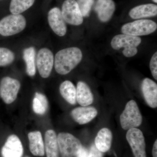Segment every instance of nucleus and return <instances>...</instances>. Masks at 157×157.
Wrapping results in <instances>:
<instances>
[{
    "mask_svg": "<svg viewBox=\"0 0 157 157\" xmlns=\"http://www.w3.org/2000/svg\"><path fill=\"white\" fill-rule=\"evenodd\" d=\"M82 58V52L77 47L62 49L56 54L55 57L56 71L60 75H66L76 67Z\"/></svg>",
    "mask_w": 157,
    "mask_h": 157,
    "instance_id": "obj_1",
    "label": "nucleus"
},
{
    "mask_svg": "<svg viewBox=\"0 0 157 157\" xmlns=\"http://www.w3.org/2000/svg\"><path fill=\"white\" fill-rule=\"evenodd\" d=\"M141 42L140 37L121 34L115 36L111 41V46L115 50H119L124 48V55L126 57H131L137 53V47Z\"/></svg>",
    "mask_w": 157,
    "mask_h": 157,
    "instance_id": "obj_2",
    "label": "nucleus"
},
{
    "mask_svg": "<svg viewBox=\"0 0 157 157\" xmlns=\"http://www.w3.org/2000/svg\"><path fill=\"white\" fill-rule=\"evenodd\" d=\"M142 122V115L137 103L134 100L129 101L120 116L122 128L125 130L136 128L140 126Z\"/></svg>",
    "mask_w": 157,
    "mask_h": 157,
    "instance_id": "obj_3",
    "label": "nucleus"
},
{
    "mask_svg": "<svg viewBox=\"0 0 157 157\" xmlns=\"http://www.w3.org/2000/svg\"><path fill=\"white\" fill-rule=\"evenodd\" d=\"M57 137L59 151L62 157L76 156L82 148L80 140L72 134L60 133Z\"/></svg>",
    "mask_w": 157,
    "mask_h": 157,
    "instance_id": "obj_4",
    "label": "nucleus"
},
{
    "mask_svg": "<svg viewBox=\"0 0 157 157\" xmlns=\"http://www.w3.org/2000/svg\"><path fill=\"white\" fill-rule=\"evenodd\" d=\"M25 18L21 14H11L0 21V35L9 36L20 33L25 29Z\"/></svg>",
    "mask_w": 157,
    "mask_h": 157,
    "instance_id": "obj_5",
    "label": "nucleus"
},
{
    "mask_svg": "<svg viewBox=\"0 0 157 157\" xmlns=\"http://www.w3.org/2000/svg\"><path fill=\"white\" fill-rule=\"evenodd\" d=\"M157 28V24L153 21L139 20L124 25L122 27L121 32L126 35L139 36L149 35L155 31Z\"/></svg>",
    "mask_w": 157,
    "mask_h": 157,
    "instance_id": "obj_6",
    "label": "nucleus"
},
{
    "mask_svg": "<svg viewBox=\"0 0 157 157\" xmlns=\"http://www.w3.org/2000/svg\"><path fill=\"white\" fill-rule=\"evenodd\" d=\"M126 138L135 157H146L145 139L140 129H129L127 133Z\"/></svg>",
    "mask_w": 157,
    "mask_h": 157,
    "instance_id": "obj_7",
    "label": "nucleus"
},
{
    "mask_svg": "<svg viewBox=\"0 0 157 157\" xmlns=\"http://www.w3.org/2000/svg\"><path fill=\"white\" fill-rule=\"evenodd\" d=\"M21 84L17 79L11 77H4L0 84V96L7 104H11L17 98Z\"/></svg>",
    "mask_w": 157,
    "mask_h": 157,
    "instance_id": "obj_8",
    "label": "nucleus"
},
{
    "mask_svg": "<svg viewBox=\"0 0 157 157\" xmlns=\"http://www.w3.org/2000/svg\"><path fill=\"white\" fill-rule=\"evenodd\" d=\"M61 12L65 22L69 24L79 25L83 22V16L75 0H65Z\"/></svg>",
    "mask_w": 157,
    "mask_h": 157,
    "instance_id": "obj_9",
    "label": "nucleus"
},
{
    "mask_svg": "<svg viewBox=\"0 0 157 157\" xmlns=\"http://www.w3.org/2000/svg\"><path fill=\"white\" fill-rule=\"evenodd\" d=\"M54 56L52 52L47 48H42L38 52L36 65L40 76L48 78L50 76L54 64Z\"/></svg>",
    "mask_w": 157,
    "mask_h": 157,
    "instance_id": "obj_10",
    "label": "nucleus"
},
{
    "mask_svg": "<svg viewBox=\"0 0 157 157\" xmlns=\"http://www.w3.org/2000/svg\"><path fill=\"white\" fill-rule=\"evenodd\" d=\"M48 19L49 26L55 33L59 36L66 35L67 25L59 8L55 7L51 9L48 13Z\"/></svg>",
    "mask_w": 157,
    "mask_h": 157,
    "instance_id": "obj_11",
    "label": "nucleus"
},
{
    "mask_svg": "<svg viewBox=\"0 0 157 157\" xmlns=\"http://www.w3.org/2000/svg\"><path fill=\"white\" fill-rule=\"evenodd\" d=\"M3 157H22L23 148L22 143L16 135H10L2 150Z\"/></svg>",
    "mask_w": 157,
    "mask_h": 157,
    "instance_id": "obj_12",
    "label": "nucleus"
},
{
    "mask_svg": "<svg viewBox=\"0 0 157 157\" xmlns=\"http://www.w3.org/2000/svg\"><path fill=\"white\" fill-rule=\"evenodd\" d=\"M98 112L95 107L90 106L78 107L71 111V115L73 120L79 124L90 122L98 115Z\"/></svg>",
    "mask_w": 157,
    "mask_h": 157,
    "instance_id": "obj_13",
    "label": "nucleus"
},
{
    "mask_svg": "<svg viewBox=\"0 0 157 157\" xmlns=\"http://www.w3.org/2000/svg\"><path fill=\"white\" fill-rule=\"evenodd\" d=\"M141 90L145 101L149 107H157V85L150 78H144L141 84Z\"/></svg>",
    "mask_w": 157,
    "mask_h": 157,
    "instance_id": "obj_14",
    "label": "nucleus"
},
{
    "mask_svg": "<svg viewBox=\"0 0 157 157\" xmlns=\"http://www.w3.org/2000/svg\"><path fill=\"white\" fill-rule=\"evenodd\" d=\"M95 11L99 20L103 22L109 21L115 10V5L113 0H97Z\"/></svg>",
    "mask_w": 157,
    "mask_h": 157,
    "instance_id": "obj_15",
    "label": "nucleus"
},
{
    "mask_svg": "<svg viewBox=\"0 0 157 157\" xmlns=\"http://www.w3.org/2000/svg\"><path fill=\"white\" fill-rule=\"evenodd\" d=\"M76 100L82 106H88L94 101V96L90 87L86 83L79 81L76 89Z\"/></svg>",
    "mask_w": 157,
    "mask_h": 157,
    "instance_id": "obj_16",
    "label": "nucleus"
},
{
    "mask_svg": "<svg viewBox=\"0 0 157 157\" xmlns=\"http://www.w3.org/2000/svg\"><path fill=\"white\" fill-rule=\"evenodd\" d=\"M113 135L110 130L103 128L99 131L95 139V145L100 151L106 152L110 149Z\"/></svg>",
    "mask_w": 157,
    "mask_h": 157,
    "instance_id": "obj_17",
    "label": "nucleus"
},
{
    "mask_svg": "<svg viewBox=\"0 0 157 157\" xmlns=\"http://www.w3.org/2000/svg\"><path fill=\"white\" fill-rule=\"evenodd\" d=\"M30 150L34 155L43 156L45 155V146L41 132L35 131L28 134Z\"/></svg>",
    "mask_w": 157,
    "mask_h": 157,
    "instance_id": "obj_18",
    "label": "nucleus"
},
{
    "mask_svg": "<svg viewBox=\"0 0 157 157\" xmlns=\"http://www.w3.org/2000/svg\"><path fill=\"white\" fill-rule=\"evenodd\" d=\"M157 14V5L153 4H144L136 6L129 12L130 17L134 19L153 17Z\"/></svg>",
    "mask_w": 157,
    "mask_h": 157,
    "instance_id": "obj_19",
    "label": "nucleus"
},
{
    "mask_svg": "<svg viewBox=\"0 0 157 157\" xmlns=\"http://www.w3.org/2000/svg\"><path fill=\"white\" fill-rule=\"evenodd\" d=\"M44 146L47 157H59L57 137L53 130H48L45 133Z\"/></svg>",
    "mask_w": 157,
    "mask_h": 157,
    "instance_id": "obj_20",
    "label": "nucleus"
},
{
    "mask_svg": "<svg viewBox=\"0 0 157 157\" xmlns=\"http://www.w3.org/2000/svg\"><path fill=\"white\" fill-rule=\"evenodd\" d=\"M60 92L63 98L72 105L76 104V88L69 80H66L60 86Z\"/></svg>",
    "mask_w": 157,
    "mask_h": 157,
    "instance_id": "obj_21",
    "label": "nucleus"
},
{
    "mask_svg": "<svg viewBox=\"0 0 157 157\" xmlns=\"http://www.w3.org/2000/svg\"><path fill=\"white\" fill-rule=\"evenodd\" d=\"M36 50L33 47L24 49L23 51V59L26 65V72L30 76H35L36 72Z\"/></svg>",
    "mask_w": 157,
    "mask_h": 157,
    "instance_id": "obj_22",
    "label": "nucleus"
},
{
    "mask_svg": "<svg viewBox=\"0 0 157 157\" xmlns=\"http://www.w3.org/2000/svg\"><path fill=\"white\" fill-rule=\"evenodd\" d=\"M48 102L44 95L36 93L33 100V108L34 112L39 115L45 114L48 108Z\"/></svg>",
    "mask_w": 157,
    "mask_h": 157,
    "instance_id": "obj_23",
    "label": "nucleus"
},
{
    "mask_svg": "<svg viewBox=\"0 0 157 157\" xmlns=\"http://www.w3.org/2000/svg\"><path fill=\"white\" fill-rule=\"evenodd\" d=\"M35 0H11L10 12L14 14H20L24 12L33 5Z\"/></svg>",
    "mask_w": 157,
    "mask_h": 157,
    "instance_id": "obj_24",
    "label": "nucleus"
},
{
    "mask_svg": "<svg viewBox=\"0 0 157 157\" xmlns=\"http://www.w3.org/2000/svg\"><path fill=\"white\" fill-rule=\"evenodd\" d=\"M14 59V53L8 48L0 47V67L11 64Z\"/></svg>",
    "mask_w": 157,
    "mask_h": 157,
    "instance_id": "obj_25",
    "label": "nucleus"
},
{
    "mask_svg": "<svg viewBox=\"0 0 157 157\" xmlns=\"http://www.w3.org/2000/svg\"><path fill=\"white\" fill-rule=\"evenodd\" d=\"M76 2L83 17L88 16L94 0H77Z\"/></svg>",
    "mask_w": 157,
    "mask_h": 157,
    "instance_id": "obj_26",
    "label": "nucleus"
},
{
    "mask_svg": "<svg viewBox=\"0 0 157 157\" xmlns=\"http://www.w3.org/2000/svg\"><path fill=\"white\" fill-rule=\"evenodd\" d=\"M150 68L152 75L155 80L157 79V52H155L150 62Z\"/></svg>",
    "mask_w": 157,
    "mask_h": 157,
    "instance_id": "obj_27",
    "label": "nucleus"
},
{
    "mask_svg": "<svg viewBox=\"0 0 157 157\" xmlns=\"http://www.w3.org/2000/svg\"><path fill=\"white\" fill-rule=\"evenodd\" d=\"M88 157H103V153L100 151L94 144H93L88 151Z\"/></svg>",
    "mask_w": 157,
    "mask_h": 157,
    "instance_id": "obj_28",
    "label": "nucleus"
},
{
    "mask_svg": "<svg viewBox=\"0 0 157 157\" xmlns=\"http://www.w3.org/2000/svg\"><path fill=\"white\" fill-rule=\"evenodd\" d=\"M88 151L86 148L82 147L80 151L78 153L76 157H88Z\"/></svg>",
    "mask_w": 157,
    "mask_h": 157,
    "instance_id": "obj_29",
    "label": "nucleus"
},
{
    "mask_svg": "<svg viewBox=\"0 0 157 157\" xmlns=\"http://www.w3.org/2000/svg\"><path fill=\"white\" fill-rule=\"evenodd\" d=\"M153 157H157V140H156L152 148Z\"/></svg>",
    "mask_w": 157,
    "mask_h": 157,
    "instance_id": "obj_30",
    "label": "nucleus"
},
{
    "mask_svg": "<svg viewBox=\"0 0 157 157\" xmlns=\"http://www.w3.org/2000/svg\"><path fill=\"white\" fill-rule=\"evenodd\" d=\"M155 3H157V0H152Z\"/></svg>",
    "mask_w": 157,
    "mask_h": 157,
    "instance_id": "obj_31",
    "label": "nucleus"
},
{
    "mask_svg": "<svg viewBox=\"0 0 157 157\" xmlns=\"http://www.w3.org/2000/svg\"></svg>",
    "mask_w": 157,
    "mask_h": 157,
    "instance_id": "obj_32",
    "label": "nucleus"
}]
</instances>
